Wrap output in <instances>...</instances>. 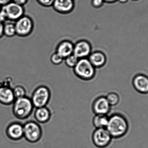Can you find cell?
<instances>
[{"label": "cell", "instance_id": "5b68a950", "mask_svg": "<svg viewBox=\"0 0 148 148\" xmlns=\"http://www.w3.org/2000/svg\"><path fill=\"white\" fill-rule=\"evenodd\" d=\"M23 137L29 142L35 143L42 136V130L40 125L34 121L26 123L23 126Z\"/></svg>", "mask_w": 148, "mask_h": 148}, {"label": "cell", "instance_id": "d4e9b609", "mask_svg": "<svg viewBox=\"0 0 148 148\" xmlns=\"http://www.w3.org/2000/svg\"><path fill=\"white\" fill-rule=\"evenodd\" d=\"M91 6L95 8H100L103 6L104 2L103 0H91Z\"/></svg>", "mask_w": 148, "mask_h": 148}, {"label": "cell", "instance_id": "30bf717a", "mask_svg": "<svg viewBox=\"0 0 148 148\" xmlns=\"http://www.w3.org/2000/svg\"><path fill=\"white\" fill-rule=\"evenodd\" d=\"M92 109L95 115H108L110 112L111 106L108 102L105 96H101L97 98L93 102Z\"/></svg>", "mask_w": 148, "mask_h": 148}, {"label": "cell", "instance_id": "5bb4252c", "mask_svg": "<svg viewBox=\"0 0 148 148\" xmlns=\"http://www.w3.org/2000/svg\"><path fill=\"white\" fill-rule=\"evenodd\" d=\"M88 58L95 69L102 67L107 62L106 55L102 51L100 50L92 51Z\"/></svg>", "mask_w": 148, "mask_h": 148}, {"label": "cell", "instance_id": "7402d4cb", "mask_svg": "<svg viewBox=\"0 0 148 148\" xmlns=\"http://www.w3.org/2000/svg\"><path fill=\"white\" fill-rule=\"evenodd\" d=\"M13 90L14 96L16 99L26 96V89L22 86H16L15 87Z\"/></svg>", "mask_w": 148, "mask_h": 148}, {"label": "cell", "instance_id": "f546056e", "mask_svg": "<svg viewBox=\"0 0 148 148\" xmlns=\"http://www.w3.org/2000/svg\"><path fill=\"white\" fill-rule=\"evenodd\" d=\"M121 3H125L128 1V0H118Z\"/></svg>", "mask_w": 148, "mask_h": 148}, {"label": "cell", "instance_id": "ffe728a7", "mask_svg": "<svg viewBox=\"0 0 148 148\" xmlns=\"http://www.w3.org/2000/svg\"><path fill=\"white\" fill-rule=\"evenodd\" d=\"M105 97L111 107L117 105L120 102V96L118 94L115 92L109 93Z\"/></svg>", "mask_w": 148, "mask_h": 148}, {"label": "cell", "instance_id": "9a60e30c", "mask_svg": "<svg viewBox=\"0 0 148 148\" xmlns=\"http://www.w3.org/2000/svg\"><path fill=\"white\" fill-rule=\"evenodd\" d=\"M6 134L13 140H18L23 137V126L19 123H13L7 128Z\"/></svg>", "mask_w": 148, "mask_h": 148}, {"label": "cell", "instance_id": "83f0119b", "mask_svg": "<svg viewBox=\"0 0 148 148\" xmlns=\"http://www.w3.org/2000/svg\"><path fill=\"white\" fill-rule=\"evenodd\" d=\"M10 1H11V0H0V5L3 6Z\"/></svg>", "mask_w": 148, "mask_h": 148}, {"label": "cell", "instance_id": "2e32d148", "mask_svg": "<svg viewBox=\"0 0 148 148\" xmlns=\"http://www.w3.org/2000/svg\"><path fill=\"white\" fill-rule=\"evenodd\" d=\"M13 90L8 87H0V103L4 105H10L15 100Z\"/></svg>", "mask_w": 148, "mask_h": 148}, {"label": "cell", "instance_id": "6da1fadb", "mask_svg": "<svg viewBox=\"0 0 148 148\" xmlns=\"http://www.w3.org/2000/svg\"><path fill=\"white\" fill-rule=\"evenodd\" d=\"M106 129L112 138L119 139L125 135L129 129V123L125 116L115 114L109 117Z\"/></svg>", "mask_w": 148, "mask_h": 148}, {"label": "cell", "instance_id": "e0dca14e", "mask_svg": "<svg viewBox=\"0 0 148 148\" xmlns=\"http://www.w3.org/2000/svg\"><path fill=\"white\" fill-rule=\"evenodd\" d=\"M51 117V111L47 107L36 108L35 111V118L39 123H47L49 121Z\"/></svg>", "mask_w": 148, "mask_h": 148}, {"label": "cell", "instance_id": "4fadbf2b", "mask_svg": "<svg viewBox=\"0 0 148 148\" xmlns=\"http://www.w3.org/2000/svg\"><path fill=\"white\" fill-rule=\"evenodd\" d=\"M74 44L69 40H63L56 46L55 52L64 59L73 53Z\"/></svg>", "mask_w": 148, "mask_h": 148}, {"label": "cell", "instance_id": "7c38bea8", "mask_svg": "<svg viewBox=\"0 0 148 148\" xmlns=\"http://www.w3.org/2000/svg\"><path fill=\"white\" fill-rule=\"evenodd\" d=\"M133 85L135 89L142 94H148V76L143 74H138L133 79Z\"/></svg>", "mask_w": 148, "mask_h": 148}, {"label": "cell", "instance_id": "d6986e66", "mask_svg": "<svg viewBox=\"0 0 148 148\" xmlns=\"http://www.w3.org/2000/svg\"><path fill=\"white\" fill-rule=\"evenodd\" d=\"M3 25V35L8 37H12L16 35L14 22L6 21Z\"/></svg>", "mask_w": 148, "mask_h": 148}, {"label": "cell", "instance_id": "44dd1931", "mask_svg": "<svg viewBox=\"0 0 148 148\" xmlns=\"http://www.w3.org/2000/svg\"><path fill=\"white\" fill-rule=\"evenodd\" d=\"M64 60H65V64L68 67L73 68L77 63L79 59L75 55L72 54L71 55L66 57Z\"/></svg>", "mask_w": 148, "mask_h": 148}, {"label": "cell", "instance_id": "603a6c76", "mask_svg": "<svg viewBox=\"0 0 148 148\" xmlns=\"http://www.w3.org/2000/svg\"><path fill=\"white\" fill-rule=\"evenodd\" d=\"M64 59L56 52L53 53L50 57V61L53 64L59 65L61 64Z\"/></svg>", "mask_w": 148, "mask_h": 148}, {"label": "cell", "instance_id": "277c9868", "mask_svg": "<svg viewBox=\"0 0 148 148\" xmlns=\"http://www.w3.org/2000/svg\"><path fill=\"white\" fill-rule=\"evenodd\" d=\"M51 98V92L48 87L40 86L33 92L31 101L36 108L47 107Z\"/></svg>", "mask_w": 148, "mask_h": 148}, {"label": "cell", "instance_id": "f1b7e54d", "mask_svg": "<svg viewBox=\"0 0 148 148\" xmlns=\"http://www.w3.org/2000/svg\"><path fill=\"white\" fill-rule=\"evenodd\" d=\"M104 3H113L116 2L118 0H103Z\"/></svg>", "mask_w": 148, "mask_h": 148}, {"label": "cell", "instance_id": "52a82bcc", "mask_svg": "<svg viewBox=\"0 0 148 148\" xmlns=\"http://www.w3.org/2000/svg\"><path fill=\"white\" fill-rule=\"evenodd\" d=\"M14 22L16 35L24 37L32 34L34 30V23L30 17L24 15Z\"/></svg>", "mask_w": 148, "mask_h": 148}, {"label": "cell", "instance_id": "ba28073f", "mask_svg": "<svg viewBox=\"0 0 148 148\" xmlns=\"http://www.w3.org/2000/svg\"><path fill=\"white\" fill-rule=\"evenodd\" d=\"M112 139V137L106 128L96 129L92 134V141L97 148L107 147L111 143Z\"/></svg>", "mask_w": 148, "mask_h": 148}, {"label": "cell", "instance_id": "4dcf8cb0", "mask_svg": "<svg viewBox=\"0 0 148 148\" xmlns=\"http://www.w3.org/2000/svg\"><path fill=\"white\" fill-rule=\"evenodd\" d=\"M2 6L0 5V11H1V9Z\"/></svg>", "mask_w": 148, "mask_h": 148}, {"label": "cell", "instance_id": "d6a6232c", "mask_svg": "<svg viewBox=\"0 0 148 148\" xmlns=\"http://www.w3.org/2000/svg\"><path fill=\"white\" fill-rule=\"evenodd\" d=\"M74 1H75V0H74Z\"/></svg>", "mask_w": 148, "mask_h": 148}, {"label": "cell", "instance_id": "cb8c5ba5", "mask_svg": "<svg viewBox=\"0 0 148 148\" xmlns=\"http://www.w3.org/2000/svg\"><path fill=\"white\" fill-rule=\"evenodd\" d=\"M38 3L43 7L49 8L52 7L54 0H36Z\"/></svg>", "mask_w": 148, "mask_h": 148}, {"label": "cell", "instance_id": "484cf974", "mask_svg": "<svg viewBox=\"0 0 148 148\" xmlns=\"http://www.w3.org/2000/svg\"><path fill=\"white\" fill-rule=\"evenodd\" d=\"M11 1L19 5L24 6V5L27 4V3L28 1V0H11Z\"/></svg>", "mask_w": 148, "mask_h": 148}, {"label": "cell", "instance_id": "8fae6325", "mask_svg": "<svg viewBox=\"0 0 148 148\" xmlns=\"http://www.w3.org/2000/svg\"><path fill=\"white\" fill-rule=\"evenodd\" d=\"M75 7L74 0H54L52 5L56 12L62 14H70L73 11Z\"/></svg>", "mask_w": 148, "mask_h": 148}, {"label": "cell", "instance_id": "8992f818", "mask_svg": "<svg viewBox=\"0 0 148 148\" xmlns=\"http://www.w3.org/2000/svg\"><path fill=\"white\" fill-rule=\"evenodd\" d=\"M1 10L7 21L13 22L17 21L24 15L25 14L24 6L19 5L12 1L2 6Z\"/></svg>", "mask_w": 148, "mask_h": 148}, {"label": "cell", "instance_id": "3957f363", "mask_svg": "<svg viewBox=\"0 0 148 148\" xmlns=\"http://www.w3.org/2000/svg\"><path fill=\"white\" fill-rule=\"evenodd\" d=\"M73 71L74 74L78 78L85 81L92 80L96 74V69L88 58L79 59L73 68Z\"/></svg>", "mask_w": 148, "mask_h": 148}, {"label": "cell", "instance_id": "4316f807", "mask_svg": "<svg viewBox=\"0 0 148 148\" xmlns=\"http://www.w3.org/2000/svg\"><path fill=\"white\" fill-rule=\"evenodd\" d=\"M4 36L3 35V23H0V39Z\"/></svg>", "mask_w": 148, "mask_h": 148}, {"label": "cell", "instance_id": "ac0fdd59", "mask_svg": "<svg viewBox=\"0 0 148 148\" xmlns=\"http://www.w3.org/2000/svg\"><path fill=\"white\" fill-rule=\"evenodd\" d=\"M109 117L106 115H95L92 120L93 126L96 129L106 128Z\"/></svg>", "mask_w": 148, "mask_h": 148}, {"label": "cell", "instance_id": "9c48e42d", "mask_svg": "<svg viewBox=\"0 0 148 148\" xmlns=\"http://www.w3.org/2000/svg\"><path fill=\"white\" fill-rule=\"evenodd\" d=\"M91 52L92 46L87 40H79L74 44L73 54L78 59L88 58Z\"/></svg>", "mask_w": 148, "mask_h": 148}, {"label": "cell", "instance_id": "7a4b0ae2", "mask_svg": "<svg viewBox=\"0 0 148 148\" xmlns=\"http://www.w3.org/2000/svg\"><path fill=\"white\" fill-rule=\"evenodd\" d=\"M34 108L31 99L27 96H24L16 99L14 101L13 113L16 118L24 120L31 115Z\"/></svg>", "mask_w": 148, "mask_h": 148}, {"label": "cell", "instance_id": "1f68e13d", "mask_svg": "<svg viewBox=\"0 0 148 148\" xmlns=\"http://www.w3.org/2000/svg\"><path fill=\"white\" fill-rule=\"evenodd\" d=\"M133 1H138V0H133Z\"/></svg>", "mask_w": 148, "mask_h": 148}]
</instances>
